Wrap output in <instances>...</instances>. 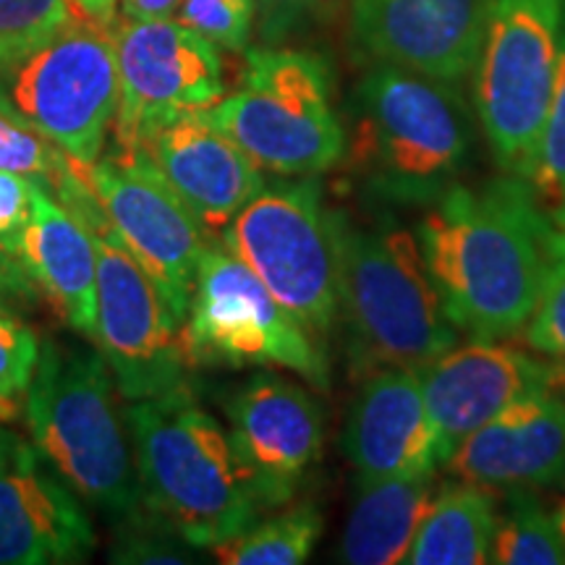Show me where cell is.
I'll return each instance as SVG.
<instances>
[{"label":"cell","instance_id":"30bf717a","mask_svg":"<svg viewBox=\"0 0 565 565\" xmlns=\"http://www.w3.org/2000/svg\"><path fill=\"white\" fill-rule=\"evenodd\" d=\"M118 97L121 76L113 30L87 19L0 71V108L82 166L105 152Z\"/></svg>","mask_w":565,"mask_h":565},{"label":"cell","instance_id":"4316f807","mask_svg":"<svg viewBox=\"0 0 565 565\" xmlns=\"http://www.w3.org/2000/svg\"><path fill=\"white\" fill-rule=\"evenodd\" d=\"M84 19L71 0H0V71L24 61Z\"/></svg>","mask_w":565,"mask_h":565},{"label":"cell","instance_id":"60d3db41","mask_svg":"<svg viewBox=\"0 0 565 565\" xmlns=\"http://www.w3.org/2000/svg\"><path fill=\"white\" fill-rule=\"evenodd\" d=\"M0 249H3V246H0Z\"/></svg>","mask_w":565,"mask_h":565},{"label":"cell","instance_id":"8d00e7d4","mask_svg":"<svg viewBox=\"0 0 565 565\" xmlns=\"http://www.w3.org/2000/svg\"><path fill=\"white\" fill-rule=\"evenodd\" d=\"M71 3H74L89 21H95L97 26H105V30H113V24L118 21V0H71Z\"/></svg>","mask_w":565,"mask_h":565},{"label":"cell","instance_id":"e0dca14e","mask_svg":"<svg viewBox=\"0 0 565 565\" xmlns=\"http://www.w3.org/2000/svg\"><path fill=\"white\" fill-rule=\"evenodd\" d=\"M97 536L79 494L19 440L0 458V565H68L95 553Z\"/></svg>","mask_w":565,"mask_h":565},{"label":"cell","instance_id":"5bb4252c","mask_svg":"<svg viewBox=\"0 0 565 565\" xmlns=\"http://www.w3.org/2000/svg\"><path fill=\"white\" fill-rule=\"evenodd\" d=\"M231 440L265 511L291 503L324 445L322 406L307 387L257 372L228 401Z\"/></svg>","mask_w":565,"mask_h":565},{"label":"cell","instance_id":"d6a6232c","mask_svg":"<svg viewBox=\"0 0 565 565\" xmlns=\"http://www.w3.org/2000/svg\"><path fill=\"white\" fill-rule=\"evenodd\" d=\"M330 0H257L259 38L265 45H280L307 26Z\"/></svg>","mask_w":565,"mask_h":565},{"label":"cell","instance_id":"e575fe53","mask_svg":"<svg viewBox=\"0 0 565 565\" xmlns=\"http://www.w3.org/2000/svg\"><path fill=\"white\" fill-rule=\"evenodd\" d=\"M32 286L34 282L24 273V267L19 265V259L11 252L0 249V303L13 309L11 301H30Z\"/></svg>","mask_w":565,"mask_h":565},{"label":"cell","instance_id":"277c9868","mask_svg":"<svg viewBox=\"0 0 565 565\" xmlns=\"http://www.w3.org/2000/svg\"><path fill=\"white\" fill-rule=\"evenodd\" d=\"M338 315L359 372H422L458 343L412 231L393 221L353 225L335 212Z\"/></svg>","mask_w":565,"mask_h":565},{"label":"cell","instance_id":"3957f363","mask_svg":"<svg viewBox=\"0 0 565 565\" xmlns=\"http://www.w3.org/2000/svg\"><path fill=\"white\" fill-rule=\"evenodd\" d=\"M141 500L192 547L215 550L265 511L231 433L189 385L126 408Z\"/></svg>","mask_w":565,"mask_h":565},{"label":"cell","instance_id":"8fae6325","mask_svg":"<svg viewBox=\"0 0 565 565\" xmlns=\"http://www.w3.org/2000/svg\"><path fill=\"white\" fill-rule=\"evenodd\" d=\"M79 168L82 179L131 257L160 288L175 320L186 322L207 231L181 202L145 150L103 152Z\"/></svg>","mask_w":565,"mask_h":565},{"label":"cell","instance_id":"836d02e7","mask_svg":"<svg viewBox=\"0 0 565 565\" xmlns=\"http://www.w3.org/2000/svg\"><path fill=\"white\" fill-rule=\"evenodd\" d=\"M32 181L26 175L0 171V246L13 249L32 204Z\"/></svg>","mask_w":565,"mask_h":565},{"label":"cell","instance_id":"8992f818","mask_svg":"<svg viewBox=\"0 0 565 565\" xmlns=\"http://www.w3.org/2000/svg\"><path fill=\"white\" fill-rule=\"evenodd\" d=\"M202 113L275 175H320L345 154L333 76L320 55L278 45L246 47L236 89Z\"/></svg>","mask_w":565,"mask_h":565},{"label":"cell","instance_id":"52a82bcc","mask_svg":"<svg viewBox=\"0 0 565 565\" xmlns=\"http://www.w3.org/2000/svg\"><path fill=\"white\" fill-rule=\"evenodd\" d=\"M565 0H492L471 103L500 173L526 181L553 95Z\"/></svg>","mask_w":565,"mask_h":565},{"label":"cell","instance_id":"d4e9b609","mask_svg":"<svg viewBox=\"0 0 565 565\" xmlns=\"http://www.w3.org/2000/svg\"><path fill=\"white\" fill-rule=\"evenodd\" d=\"M322 513L315 503H296L263 524H252L244 534L215 547L228 565H299L312 555L322 536Z\"/></svg>","mask_w":565,"mask_h":565},{"label":"cell","instance_id":"2e32d148","mask_svg":"<svg viewBox=\"0 0 565 565\" xmlns=\"http://www.w3.org/2000/svg\"><path fill=\"white\" fill-rule=\"evenodd\" d=\"M419 374L440 463L513 401L565 380V374L540 353L534 356L524 349L479 338L440 353Z\"/></svg>","mask_w":565,"mask_h":565},{"label":"cell","instance_id":"cb8c5ba5","mask_svg":"<svg viewBox=\"0 0 565 565\" xmlns=\"http://www.w3.org/2000/svg\"><path fill=\"white\" fill-rule=\"evenodd\" d=\"M490 563L565 565V534L557 515L534 490H508L494 526Z\"/></svg>","mask_w":565,"mask_h":565},{"label":"cell","instance_id":"ab89813d","mask_svg":"<svg viewBox=\"0 0 565 565\" xmlns=\"http://www.w3.org/2000/svg\"><path fill=\"white\" fill-rule=\"evenodd\" d=\"M17 416H19V408L0 404V422H11V419H17Z\"/></svg>","mask_w":565,"mask_h":565},{"label":"cell","instance_id":"9c48e42d","mask_svg":"<svg viewBox=\"0 0 565 565\" xmlns=\"http://www.w3.org/2000/svg\"><path fill=\"white\" fill-rule=\"evenodd\" d=\"M183 349L189 364L282 366L317 391L330 387V362L320 338L223 244L207 246L200 259Z\"/></svg>","mask_w":565,"mask_h":565},{"label":"cell","instance_id":"74e56055","mask_svg":"<svg viewBox=\"0 0 565 565\" xmlns=\"http://www.w3.org/2000/svg\"><path fill=\"white\" fill-rule=\"evenodd\" d=\"M21 440L19 435H13V433H9V429H0V458L3 456H9L13 448H17V443Z\"/></svg>","mask_w":565,"mask_h":565},{"label":"cell","instance_id":"f35d334b","mask_svg":"<svg viewBox=\"0 0 565 565\" xmlns=\"http://www.w3.org/2000/svg\"><path fill=\"white\" fill-rule=\"evenodd\" d=\"M553 511H555V515H557V524H561L563 534H565V498L557 500V503L553 505Z\"/></svg>","mask_w":565,"mask_h":565},{"label":"cell","instance_id":"9a60e30c","mask_svg":"<svg viewBox=\"0 0 565 565\" xmlns=\"http://www.w3.org/2000/svg\"><path fill=\"white\" fill-rule=\"evenodd\" d=\"M492 0H349L351 38L370 63L461 84L475 68Z\"/></svg>","mask_w":565,"mask_h":565},{"label":"cell","instance_id":"4fadbf2b","mask_svg":"<svg viewBox=\"0 0 565 565\" xmlns=\"http://www.w3.org/2000/svg\"><path fill=\"white\" fill-rule=\"evenodd\" d=\"M97 246V343L118 393L154 398L186 385L183 328L108 223L92 233Z\"/></svg>","mask_w":565,"mask_h":565},{"label":"cell","instance_id":"f546056e","mask_svg":"<svg viewBox=\"0 0 565 565\" xmlns=\"http://www.w3.org/2000/svg\"><path fill=\"white\" fill-rule=\"evenodd\" d=\"M63 160H66V152L58 145L42 137L13 113L0 108V171L26 175L47 186Z\"/></svg>","mask_w":565,"mask_h":565},{"label":"cell","instance_id":"5b68a950","mask_svg":"<svg viewBox=\"0 0 565 565\" xmlns=\"http://www.w3.org/2000/svg\"><path fill=\"white\" fill-rule=\"evenodd\" d=\"M113 385L103 353L42 341L24 416L38 454L71 490L126 519L145 500Z\"/></svg>","mask_w":565,"mask_h":565},{"label":"cell","instance_id":"6da1fadb","mask_svg":"<svg viewBox=\"0 0 565 565\" xmlns=\"http://www.w3.org/2000/svg\"><path fill=\"white\" fill-rule=\"evenodd\" d=\"M550 225L526 181L505 173L482 186L456 183L427 207L414 236L458 333L521 335L545 278Z\"/></svg>","mask_w":565,"mask_h":565},{"label":"cell","instance_id":"7c38bea8","mask_svg":"<svg viewBox=\"0 0 565 565\" xmlns=\"http://www.w3.org/2000/svg\"><path fill=\"white\" fill-rule=\"evenodd\" d=\"M121 97L113 118V147L141 150L162 126L207 110L225 95L217 47L179 19H126L113 24Z\"/></svg>","mask_w":565,"mask_h":565},{"label":"cell","instance_id":"ac0fdd59","mask_svg":"<svg viewBox=\"0 0 565 565\" xmlns=\"http://www.w3.org/2000/svg\"><path fill=\"white\" fill-rule=\"evenodd\" d=\"M450 477L492 490L565 484V401L542 387L482 424L445 461Z\"/></svg>","mask_w":565,"mask_h":565},{"label":"cell","instance_id":"d6986e66","mask_svg":"<svg viewBox=\"0 0 565 565\" xmlns=\"http://www.w3.org/2000/svg\"><path fill=\"white\" fill-rule=\"evenodd\" d=\"M343 454L359 484L435 475L437 437L416 370H377L359 387L343 427Z\"/></svg>","mask_w":565,"mask_h":565},{"label":"cell","instance_id":"44dd1931","mask_svg":"<svg viewBox=\"0 0 565 565\" xmlns=\"http://www.w3.org/2000/svg\"><path fill=\"white\" fill-rule=\"evenodd\" d=\"M40 294L71 328L97 341V246L45 183L32 181L30 217L11 249Z\"/></svg>","mask_w":565,"mask_h":565},{"label":"cell","instance_id":"1f68e13d","mask_svg":"<svg viewBox=\"0 0 565 565\" xmlns=\"http://www.w3.org/2000/svg\"><path fill=\"white\" fill-rule=\"evenodd\" d=\"M152 519V511H150ZM139 511L126 515V524L116 534V545L110 550L113 563H186L189 545L166 519L150 521Z\"/></svg>","mask_w":565,"mask_h":565},{"label":"cell","instance_id":"7402d4cb","mask_svg":"<svg viewBox=\"0 0 565 565\" xmlns=\"http://www.w3.org/2000/svg\"><path fill=\"white\" fill-rule=\"evenodd\" d=\"M435 492V475L359 484L356 503L351 508L338 547V561L349 565L406 563Z\"/></svg>","mask_w":565,"mask_h":565},{"label":"cell","instance_id":"4dcf8cb0","mask_svg":"<svg viewBox=\"0 0 565 565\" xmlns=\"http://www.w3.org/2000/svg\"><path fill=\"white\" fill-rule=\"evenodd\" d=\"M40 341L34 330L11 307L0 303V404L19 408L30 391Z\"/></svg>","mask_w":565,"mask_h":565},{"label":"cell","instance_id":"484cf974","mask_svg":"<svg viewBox=\"0 0 565 565\" xmlns=\"http://www.w3.org/2000/svg\"><path fill=\"white\" fill-rule=\"evenodd\" d=\"M536 207L555 228L565 231V17L561 55H557L553 95H550L547 118L540 134L534 168L526 179Z\"/></svg>","mask_w":565,"mask_h":565},{"label":"cell","instance_id":"ffe728a7","mask_svg":"<svg viewBox=\"0 0 565 565\" xmlns=\"http://www.w3.org/2000/svg\"><path fill=\"white\" fill-rule=\"evenodd\" d=\"M207 233H223L265 189L263 168L202 110L162 126L141 145Z\"/></svg>","mask_w":565,"mask_h":565},{"label":"cell","instance_id":"7a4b0ae2","mask_svg":"<svg viewBox=\"0 0 565 565\" xmlns=\"http://www.w3.org/2000/svg\"><path fill=\"white\" fill-rule=\"evenodd\" d=\"M475 116L454 84L370 63L351 100V168L366 196L433 207L475 160Z\"/></svg>","mask_w":565,"mask_h":565},{"label":"cell","instance_id":"83f0119b","mask_svg":"<svg viewBox=\"0 0 565 565\" xmlns=\"http://www.w3.org/2000/svg\"><path fill=\"white\" fill-rule=\"evenodd\" d=\"M521 335L529 351L550 359L565 374V231L555 225L547 233L545 278Z\"/></svg>","mask_w":565,"mask_h":565},{"label":"cell","instance_id":"d590c367","mask_svg":"<svg viewBox=\"0 0 565 565\" xmlns=\"http://www.w3.org/2000/svg\"><path fill=\"white\" fill-rule=\"evenodd\" d=\"M124 17L134 21L150 19H173L179 0H118Z\"/></svg>","mask_w":565,"mask_h":565},{"label":"cell","instance_id":"ba28073f","mask_svg":"<svg viewBox=\"0 0 565 565\" xmlns=\"http://www.w3.org/2000/svg\"><path fill=\"white\" fill-rule=\"evenodd\" d=\"M221 242L315 338L338 317V225L315 175H282L225 225Z\"/></svg>","mask_w":565,"mask_h":565},{"label":"cell","instance_id":"603a6c76","mask_svg":"<svg viewBox=\"0 0 565 565\" xmlns=\"http://www.w3.org/2000/svg\"><path fill=\"white\" fill-rule=\"evenodd\" d=\"M498 490L454 479L440 484L424 515L406 563L412 565H479L490 563L498 526Z\"/></svg>","mask_w":565,"mask_h":565},{"label":"cell","instance_id":"f1b7e54d","mask_svg":"<svg viewBox=\"0 0 565 565\" xmlns=\"http://www.w3.org/2000/svg\"><path fill=\"white\" fill-rule=\"evenodd\" d=\"M175 19L215 47L242 53L257 21V0H179Z\"/></svg>","mask_w":565,"mask_h":565}]
</instances>
